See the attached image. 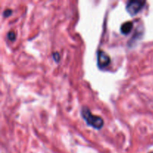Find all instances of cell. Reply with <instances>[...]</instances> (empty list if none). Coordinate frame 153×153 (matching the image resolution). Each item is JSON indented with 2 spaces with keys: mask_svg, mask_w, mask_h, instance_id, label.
Returning a JSON list of instances; mask_svg holds the SVG:
<instances>
[{
  "mask_svg": "<svg viewBox=\"0 0 153 153\" xmlns=\"http://www.w3.org/2000/svg\"><path fill=\"white\" fill-rule=\"evenodd\" d=\"M81 115L89 126L95 129H101L104 125V120L102 117L97 115H94L89 108L83 107L81 111Z\"/></svg>",
  "mask_w": 153,
  "mask_h": 153,
  "instance_id": "cell-1",
  "label": "cell"
},
{
  "mask_svg": "<svg viewBox=\"0 0 153 153\" xmlns=\"http://www.w3.org/2000/svg\"><path fill=\"white\" fill-rule=\"evenodd\" d=\"M146 1H137V0H131L127 2L126 9L127 12L131 16H134L138 13L144 7Z\"/></svg>",
  "mask_w": 153,
  "mask_h": 153,
  "instance_id": "cell-2",
  "label": "cell"
},
{
  "mask_svg": "<svg viewBox=\"0 0 153 153\" xmlns=\"http://www.w3.org/2000/svg\"><path fill=\"white\" fill-rule=\"evenodd\" d=\"M111 64V58L104 51L100 50L97 52V65L100 69H104Z\"/></svg>",
  "mask_w": 153,
  "mask_h": 153,
  "instance_id": "cell-3",
  "label": "cell"
},
{
  "mask_svg": "<svg viewBox=\"0 0 153 153\" xmlns=\"http://www.w3.org/2000/svg\"><path fill=\"white\" fill-rule=\"evenodd\" d=\"M133 28V22L128 21L122 24L120 27V31L123 34H128L131 31Z\"/></svg>",
  "mask_w": 153,
  "mask_h": 153,
  "instance_id": "cell-4",
  "label": "cell"
},
{
  "mask_svg": "<svg viewBox=\"0 0 153 153\" xmlns=\"http://www.w3.org/2000/svg\"><path fill=\"white\" fill-rule=\"evenodd\" d=\"M7 38L8 40H10V41H13V40H16V34H15L14 31H10L7 33Z\"/></svg>",
  "mask_w": 153,
  "mask_h": 153,
  "instance_id": "cell-5",
  "label": "cell"
},
{
  "mask_svg": "<svg viewBox=\"0 0 153 153\" xmlns=\"http://www.w3.org/2000/svg\"><path fill=\"white\" fill-rule=\"evenodd\" d=\"M12 14V10L11 9H6V10H4L3 12V16L4 17H8L10 15Z\"/></svg>",
  "mask_w": 153,
  "mask_h": 153,
  "instance_id": "cell-6",
  "label": "cell"
},
{
  "mask_svg": "<svg viewBox=\"0 0 153 153\" xmlns=\"http://www.w3.org/2000/svg\"><path fill=\"white\" fill-rule=\"evenodd\" d=\"M52 57H53L54 61H56V62H58V61H60V58H61L60 54L58 53V52H55V53L52 54Z\"/></svg>",
  "mask_w": 153,
  "mask_h": 153,
  "instance_id": "cell-7",
  "label": "cell"
},
{
  "mask_svg": "<svg viewBox=\"0 0 153 153\" xmlns=\"http://www.w3.org/2000/svg\"><path fill=\"white\" fill-rule=\"evenodd\" d=\"M152 153H153V152H152Z\"/></svg>",
  "mask_w": 153,
  "mask_h": 153,
  "instance_id": "cell-8",
  "label": "cell"
}]
</instances>
